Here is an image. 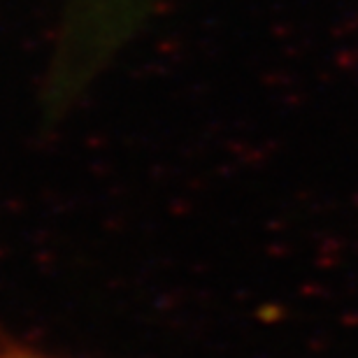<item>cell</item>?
I'll return each instance as SVG.
<instances>
[{
	"label": "cell",
	"mask_w": 358,
	"mask_h": 358,
	"mask_svg": "<svg viewBox=\"0 0 358 358\" xmlns=\"http://www.w3.org/2000/svg\"><path fill=\"white\" fill-rule=\"evenodd\" d=\"M0 358H56V356L40 352V349L12 338L10 333H5L3 328H0Z\"/></svg>",
	"instance_id": "cell-1"
}]
</instances>
